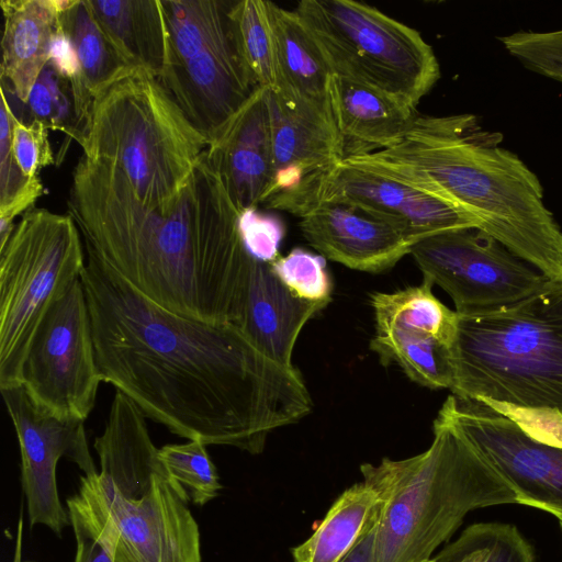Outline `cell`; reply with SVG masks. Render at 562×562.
<instances>
[{"instance_id":"1","label":"cell","mask_w":562,"mask_h":562,"mask_svg":"<svg viewBox=\"0 0 562 562\" xmlns=\"http://www.w3.org/2000/svg\"><path fill=\"white\" fill-rule=\"evenodd\" d=\"M86 293L97 364L169 431L252 454L313 403L300 372L262 353L232 323L191 318L147 299L86 250Z\"/></svg>"},{"instance_id":"2","label":"cell","mask_w":562,"mask_h":562,"mask_svg":"<svg viewBox=\"0 0 562 562\" xmlns=\"http://www.w3.org/2000/svg\"><path fill=\"white\" fill-rule=\"evenodd\" d=\"M67 206L85 249L147 299L183 316L238 326L255 258L205 153L165 207L142 203L116 169L82 155Z\"/></svg>"},{"instance_id":"3","label":"cell","mask_w":562,"mask_h":562,"mask_svg":"<svg viewBox=\"0 0 562 562\" xmlns=\"http://www.w3.org/2000/svg\"><path fill=\"white\" fill-rule=\"evenodd\" d=\"M474 114L416 115L393 147L342 161L446 201L552 281L562 282V231L537 175Z\"/></svg>"},{"instance_id":"4","label":"cell","mask_w":562,"mask_h":562,"mask_svg":"<svg viewBox=\"0 0 562 562\" xmlns=\"http://www.w3.org/2000/svg\"><path fill=\"white\" fill-rule=\"evenodd\" d=\"M381 498L374 562H427L475 509L521 499L458 429L434 422L430 447L414 457L360 467Z\"/></svg>"},{"instance_id":"5","label":"cell","mask_w":562,"mask_h":562,"mask_svg":"<svg viewBox=\"0 0 562 562\" xmlns=\"http://www.w3.org/2000/svg\"><path fill=\"white\" fill-rule=\"evenodd\" d=\"M146 416L116 391L94 440L100 471L83 475L115 532V562H202L187 490L166 470Z\"/></svg>"},{"instance_id":"6","label":"cell","mask_w":562,"mask_h":562,"mask_svg":"<svg viewBox=\"0 0 562 562\" xmlns=\"http://www.w3.org/2000/svg\"><path fill=\"white\" fill-rule=\"evenodd\" d=\"M450 391L562 412V282L495 311L458 314Z\"/></svg>"},{"instance_id":"7","label":"cell","mask_w":562,"mask_h":562,"mask_svg":"<svg viewBox=\"0 0 562 562\" xmlns=\"http://www.w3.org/2000/svg\"><path fill=\"white\" fill-rule=\"evenodd\" d=\"M80 146L89 160L116 169L142 203L165 207L188 184L209 140L158 78L134 68L95 95Z\"/></svg>"},{"instance_id":"8","label":"cell","mask_w":562,"mask_h":562,"mask_svg":"<svg viewBox=\"0 0 562 562\" xmlns=\"http://www.w3.org/2000/svg\"><path fill=\"white\" fill-rule=\"evenodd\" d=\"M331 75L378 90L416 110L440 78L420 33L353 0H302L293 9Z\"/></svg>"},{"instance_id":"9","label":"cell","mask_w":562,"mask_h":562,"mask_svg":"<svg viewBox=\"0 0 562 562\" xmlns=\"http://www.w3.org/2000/svg\"><path fill=\"white\" fill-rule=\"evenodd\" d=\"M85 265L83 241L69 214L31 209L15 224L0 248V390L21 385L40 325Z\"/></svg>"},{"instance_id":"10","label":"cell","mask_w":562,"mask_h":562,"mask_svg":"<svg viewBox=\"0 0 562 562\" xmlns=\"http://www.w3.org/2000/svg\"><path fill=\"white\" fill-rule=\"evenodd\" d=\"M168 54L160 83L209 145L257 86L234 38L231 0H160Z\"/></svg>"},{"instance_id":"11","label":"cell","mask_w":562,"mask_h":562,"mask_svg":"<svg viewBox=\"0 0 562 562\" xmlns=\"http://www.w3.org/2000/svg\"><path fill=\"white\" fill-rule=\"evenodd\" d=\"M411 255L424 279L443 289L460 315L513 305L552 282L477 227L425 237L413 245Z\"/></svg>"},{"instance_id":"12","label":"cell","mask_w":562,"mask_h":562,"mask_svg":"<svg viewBox=\"0 0 562 562\" xmlns=\"http://www.w3.org/2000/svg\"><path fill=\"white\" fill-rule=\"evenodd\" d=\"M101 382L87 297L79 279L40 325L23 364L21 385L36 405L50 414L85 422Z\"/></svg>"},{"instance_id":"13","label":"cell","mask_w":562,"mask_h":562,"mask_svg":"<svg viewBox=\"0 0 562 562\" xmlns=\"http://www.w3.org/2000/svg\"><path fill=\"white\" fill-rule=\"evenodd\" d=\"M323 203L360 207L393 225L415 244L441 232L476 227L462 212L434 195L379 172L339 161L295 188L269 198L267 209L302 217Z\"/></svg>"},{"instance_id":"14","label":"cell","mask_w":562,"mask_h":562,"mask_svg":"<svg viewBox=\"0 0 562 562\" xmlns=\"http://www.w3.org/2000/svg\"><path fill=\"white\" fill-rule=\"evenodd\" d=\"M468 438L507 480L521 505L562 517V450L528 437L475 400L449 395L437 415Z\"/></svg>"},{"instance_id":"15","label":"cell","mask_w":562,"mask_h":562,"mask_svg":"<svg viewBox=\"0 0 562 562\" xmlns=\"http://www.w3.org/2000/svg\"><path fill=\"white\" fill-rule=\"evenodd\" d=\"M21 452V482L30 525H44L60 536L69 521L59 499L56 467L61 457L85 475L97 474L83 423L57 417L36 405L22 385L1 390Z\"/></svg>"},{"instance_id":"16","label":"cell","mask_w":562,"mask_h":562,"mask_svg":"<svg viewBox=\"0 0 562 562\" xmlns=\"http://www.w3.org/2000/svg\"><path fill=\"white\" fill-rule=\"evenodd\" d=\"M267 97L272 180L265 202L295 188L307 177L326 170L346 156L345 140L330 100H308L283 88L268 89Z\"/></svg>"},{"instance_id":"17","label":"cell","mask_w":562,"mask_h":562,"mask_svg":"<svg viewBox=\"0 0 562 562\" xmlns=\"http://www.w3.org/2000/svg\"><path fill=\"white\" fill-rule=\"evenodd\" d=\"M300 228L324 258L367 272L392 268L415 245L386 221L345 203L314 206L301 217Z\"/></svg>"},{"instance_id":"18","label":"cell","mask_w":562,"mask_h":562,"mask_svg":"<svg viewBox=\"0 0 562 562\" xmlns=\"http://www.w3.org/2000/svg\"><path fill=\"white\" fill-rule=\"evenodd\" d=\"M268 89L258 88L207 146L210 165L240 212L267 199L272 180V143Z\"/></svg>"},{"instance_id":"19","label":"cell","mask_w":562,"mask_h":562,"mask_svg":"<svg viewBox=\"0 0 562 562\" xmlns=\"http://www.w3.org/2000/svg\"><path fill=\"white\" fill-rule=\"evenodd\" d=\"M328 303L297 297L280 281L270 263L255 259L237 327L267 357L293 368L292 352L299 334Z\"/></svg>"},{"instance_id":"20","label":"cell","mask_w":562,"mask_h":562,"mask_svg":"<svg viewBox=\"0 0 562 562\" xmlns=\"http://www.w3.org/2000/svg\"><path fill=\"white\" fill-rule=\"evenodd\" d=\"M329 100L346 156L396 145L412 125L416 110L352 80L331 75Z\"/></svg>"},{"instance_id":"21","label":"cell","mask_w":562,"mask_h":562,"mask_svg":"<svg viewBox=\"0 0 562 562\" xmlns=\"http://www.w3.org/2000/svg\"><path fill=\"white\" fill-rule=\"evenodd\" d=\"M4 29L1 41V79L23 103L49 60L58 23L55 0H1Z\"/></svg>"},{"instance_id":"22","label":"cell","mask_w":562,"mask_h":562,"mask_svg":"<svg viewBox=\"0 0 562 562\" xmlns=\"http://www.w3.org/2000/svg\"><path fill=\"white\" fill-rule=\"evenodd\" d=\"M95 20L122 58L159 78L168 54L160 0H87Z\"/></svg>"},{"instance_id":"23","label":"cell","mask_w":562,"mask_h":562,"mask_svg":"<svg viewBox=\"0 0 562 562\" xmlns=\"http://www.w3.org/2000/svg\"><path fill=\"white\" fill-rule=\"evenodd\" d=\"M381 504L363 481L346 490L312 536L292 549L294 562H341L375 527Z\"/></svg>"},{"instance_id":"24","label":"cell","mask_w":562,"mask_h":562,"mask_svg":"<svg viewBox=\"0 0 562 562\" xmlns=\"http://www.w3.org/2000/svg\"><path fill=\"white\" fill-rule=\"evenodd\" d=\"M268 8L276 46V88L308 100L329 102L331 71L316 42L294 10L271 1Z\"/></svg>"},{"instance_id":"25","label":"cell","mask_w":562,"mask_h":562,"mask_svg":"<svg viewBox=\"0 0 562 562\" xmlns=\"http://www.w3.org/2000/svg\"><path fill=\"white\" fill-rule=\"evenodd\" d=\"M432 283H423L393 293H374L371 304L375 327L431 337L450 348L458 313L441 303L432 293Z\"/></svg>"},{"instance_id":"26","label":"cell","mask_w":562,"mask_h":562,"mask_svg":"<svg viewBox=\"0 0 562 562\" xmlns=\"http://www.w3.org/2000/svg\"><path fill=\"white\" fill-rule=\"evenodd\" d=\"M59 23L76 48L83 82L93 97L136 67L130 66L115 49L87 0H72L59 13Z\"/></svg>"},{"instance_id":"27","label":"cell","mask_w":562,"mask_h":562,"mask_svg":"<svg viewBox=\"0 0 562 562\" xmlns=\"http://www.w3.org/2000/svg\"><path fill=\"white\" fill-rule=\"evenodd\" d=\"M370 347L383 364L397 363L413 381L429 389L450 390L449 348L437 339L375 327Z\"/></svg>"},{"instance_id":"28","label":"cell","mask_w":562,"mask_h":562,"mask_svg":"<svg viewBox=\"0 0 562 562\" xmlns=\"http://www.w3.org/2000/svg\"><path fill=\"white\" fill-rule=\"evenodd\" d=\"M229 20L238 52L255 82L274 89L278 71L268 1H233Z\"/></svg>"},{"instance_id":"29","label":"cell","mask_w":562,"mask_h":562,"mask_svg":"<svg viewBox=\"0 0 562 562\" xmlns=\"http://www.w3.org/2000/svg\"><path fill=\"white\" fill-rule=\"evenodd\" d=\"M437 562H536L530 543L512 524L477 522L435 557Z\"/></svg>"},{"instance_id":"30","label":"cell","mask_w":562,"mask_h":562,"mask_svg":"<svg viewBox=\"0 0 562 562\" xmlns=\"http://www.w3.org/2000/svg\"><path fill=\"white\" fill-rule=\"evenodd\" d=\"M15 115L1 87L0 105V248L11 236L14 218L24 214L44 193L40 178H29L12 153V128Z\"/></svg>"},{"instance_id":"31","label":"cell","mask_w":562,"mask_h":562,"mask_svg":"<svg viewBox=\"0 0 562 562\" xmlns=\"http://www.w3.org/2000/svg\"><path fill=\"white\" fill-rule=\"evenodd\" d=\"M77 494L66 501L76 538L75 562H115V532L83 476Z\"/></svg>"},{"instance_id":"32","label":"cell","mask_w":562,"mask_h":562,"mask_svg":"<svg viewBox=\"0 0 562 562\" xmlns=\"http://www.w3.org/2000/svg\"><path fill=\"white\" fill-rule=\"evenodd\" d=\"M33 121L47 130L65 133L81 144L83 132L77 119L71 85L47 64L36 79L25 103Z\"/></svg>"},{"instance_id":"33","label":"cell","mask_w":562,"mask_h":562,"mask_svg":"<svg viewBox=\"0 0 562 562\" xmlns=\"http://www.w3.org/2000/svg\"><path fill=\"white\" fill-rule=\"evenodd\" d=\"M205 447L200 440H189L158 449V456L168 473L187 490L190 499L200 506L215 498L222 488L216 468Z\"/></svg>"},{"instance_id":"34","label":"cell","mask_w":562,"mask_h":562,"mask_svg":"<svg viewBox=\"0 0 562 562\" xmlns=\"http://www.w3.org/2000/svg\"><path fill=\"white\" fill-rule=\"evenodd\" d=\"M280 281L297 297L330 302L331 282L325 258L302 248L292 249L270 263Z\"/></svg>"},{"instance_id":"35","label":"cell","mask_w":562,"mask_h":562,"mask_svg":"<svg viewBox=\"0 0 562 562\" xmlns=\"http://www.w3.org/2000/svg\"><path fill=\"white\" fill-rule=\"evenodd\" d=\"M498 41L525 68L562 83V30L518 31Z\"/></svg>"},{"instance_id":"36","label":"cell","mask_w":562,"mask_h":562,"mask_svg":"<svg viewBox=\"0 0 562 562\" xmlns=\"http://www.w3.org/2000/svg\"><path fill=\"white\" fill-rule=\"evenodd\" d=\"M237 226L246 250L255 259L271 263L280 256L285 227L278 216L248 207L239 212Z\"/></svg>"},{"instance_id":"37","label":"cell","mask_w":562,"mask_h":562,"mask_svg":"<svg viewBox=\"0 0 562 562\" xmlns=\"http://www.w3.org/2000/svg\"><path fill=\"white\" fill-rule=\"evenodd\" d=\"M512 419L531 439L562 450V412L554 408L520 407L491 400H479Z\"/></svg>"},{"instance_id":"38","label":"cell","mask_w":562,"mask_h":562,"mask_svg":"<svg viewBox=\"0 0 562 562\" xmlns=\"http://www.w3.org/2000/svg\"><path fill=\"white\" fill-rule=\"evenodd\" d=\"M12 153L23 173L40 178L42 168L55 161L48 130L38 121L24 124L15 116L12 128Z\"/></svg>"},{"instance_id":"39","label":"cell","mask_w":562,"mask_h":562,"mask_svg":"<svg viewBox=\"0 0 562 562\" xmlns=\"http://www.w3.org/2000/svg\"><path fill=\"white\" fill-rule=\"evenodd\" d=\"M375 527L359 542V544L341 562H374Z\"/></svg>"},{"instance_id":"40","label":"cell","mask_w":562,"mask_h":562,"mask_svg":"<svg viewBox=\"0 0 562 562\" xmlns=\"http://www.w3.org/2000/svg\"><path fill=\"white\" fill-rule=\"evenodd\" d=\"M21 536H22V520H20V522H19V532H18V539H16L13 562H32V561H22V559H21V538H22Z\"/></svg>"},{"instance_id":"41","label":"cell","mask_w":562,"mask_h":562,"mask_svg":"<svg viewBox=\"0 0 562 562\" xmlns=\"http://www.w3.org/2000/svg\"><path fill=\"white\" fill-rule=\"evenodd\" d=\"M427 562H437V561L435 560V558H432V559H430V560H429V561H427Z\"/></svg>"},{"instance_id":"42","label":"cell","mask_w":562,"mask_h":562,"mask_svg":"<svg viewBox=\"0 0 562 562\" xmlns=\"http://www.w3.org/2000/svg\"><path fill=\"white\" fill-rule=\"evenodd\" d=\"M560 521V525L562 527V517L558 519Z\"/></svg>"}]
</instances>
